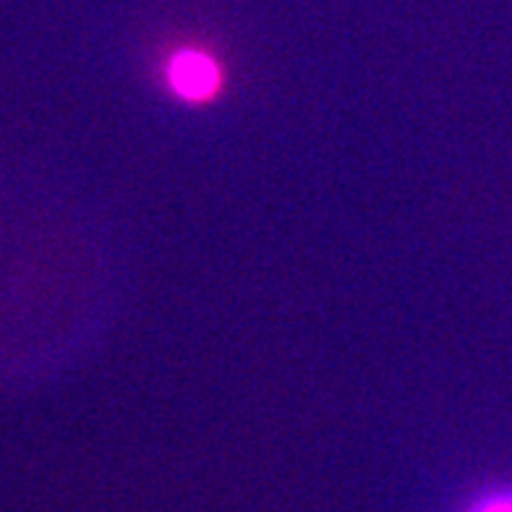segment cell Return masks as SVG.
<instances>
[{
  "instance_id": "cell-1",
  "label": "cell",
  "mask_w": 512,
  "mask_h": 512,
  "mask_svg": "<svg viewBox=\"0 0 512 512\" xmlns=\"http://www.w3.org/2000/svg\"><path fill=\"white\" fill-rule=\"evenodd\" d=\"M168 79L173 92L183 100H207L220 84L215 61L194 50H183L170 61Z\"/></svg>"
},
{
  "instance_id": "cell-2",
  "label": "cell",
  "mask_w": 512,
  "mask_h": 512,
  "mask_svg": "<svg viewBox=\"0 0 512 512\" xmlns=\"http://www.w3.org/2000/svg\"><path fill=\"white\" fill-rule=\"evenodd\" d=\"M473 512H512V497H507V494L505 497H492Z\"/></svg>"
}]
</instances>
